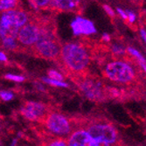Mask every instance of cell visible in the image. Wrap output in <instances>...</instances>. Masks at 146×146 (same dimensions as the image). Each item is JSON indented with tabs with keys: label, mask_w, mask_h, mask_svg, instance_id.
<instances>
[{
	"label": "cell",
	"mask_w": 146,
	"mask_h": 146,
	"mask_svg": "<svg viewBox=\"0 0 146 146\" xmlns=\"http://www.w3.org/2000/svg\"><path fill=\"white\" fill-rule=\"evenodd\" d=\"M103 74L112 82L129 84L136 80L137 70L130 61L124 59H116L105 65Z\"/></svg>",
	"instance_id": "6da1fadb"
},
{
	"label": "cell",
	"mask_w": 146,
	"mask_h": 146,
	"mask_svg": "<svg viewBox=\"0 0 146 146\" xmlns=\"http://www.w3.org/2000/svg\"><path fill=\"white\" fill-rule=\"evenodd\" d=\"M61 59L67 67L74 72L85 70L90 62V56L86 48L76 43H68L60 49Z\"/></svg>",
	"instance_id": "7a4b0ae2"
},
{
	"label": "cell",
	"mask_w": 146,
	"mask_h": 146,
	"mask_svg": "<svg viewBox=\"0 0 146 146\" xmlns=\"http://www.w3.org/2000/svg\"><path fill=\"white\" fill-rule=\"evenodd\" d=\"M27 22L28 16L23 11L11 9L3 11L0 17V37L2 39H17L19 29Z\"/></svg>",
	"instance_id": "3957f363"
},
{
	"label": "cell",
	"mask_w": 146,
	"mask_h": 146,
	"mask_svg": "<svg viewBox=\"0 0 146 146\" xmlns=\"http://www.w3.org/2000/svg\"><path fill=\"white\" fill-rule=\"evenodd\" d=\"M34 45L37 52L43 58L52 60L57 58L60 54L61 47L56 37L49 30L41 29L40 35Z\"/></svg>",
	"instance_id": "277c9868"
},
{
	"label": "cell",
	"mask_w": 146,
	"mask_h": 146,
	"mask_svg": "<svg viewBox=\"0 0 146 146\" xmlns=\"http://www.w3.org/2000/svg\"><path fill=\"white\" fill-rule=\"evenodd\" d=\"M87 131L100 145L110 146L116 141V130L110 124L94 123L88 128Z\"/></svg>",
	"instance_id": "5b68a950"
},
{
	"label": "cell",
	"mask_w": 146,
	"mask_h": 146,
	"mask_svg": "<svg viewBox=\"0 0 146 146\" xmlns=\"http://www.w3.org/2000/svg\"><path fill=\"white\" fill-rule=\"evenodd\" d=\"M46 128L59 137H65L71 132V125L67 117L59 113H52L47 115L46 119Z\"/></svg>",
	"instance_id": "8992f818"
},
{
	"label": "cell",
	"mask_w": 146,
	"mask_h": 146,
	"mask_svg": "<svg viewBox=\"0 0 146 146\" xmlns=\"http://www.w3.org/2000/svg\"><path fill=\"white\" fill-rule=\"evenodd\" d=\"M41 28L33 22H27L19 29L17 40L24 46H33L40 35Z\"/></svg>",
	"instance_id": "52a82bcc"
},
{
	"label": "cell",
	"mask_w": 146,
	"mask_h": 146,
	"mask_svg": "<svg viewBox=\"0 0 146 146\" xmlns=\"http://www.w3.org/2000/svg\"><path fill=\"white\" fill-rule=\"evenodd\" d=\"M68 146H100L87 130L77 129L69 135L68 138Z\"/></svg>",
	"instance_id": "ba28073f"
},
{
	"label": "cell",
	"mask_w": 146,
	"mask_h": 146,
	"mask_svg": "<svg viewBox=\"0 0 146 146\" xmlns=\"http://www.w3.org/2000/svg\"><path fill=\"white\" fill-rule=\"evenodd\" d=\"M71 28L75 35H92L97 32L95 24L91 20L80 16L72 21Z\"/></svg>",
	"instance_id": "9c48e42d"
},
{
	"label": "cell",
	"mask_w": 146,
	"mask_h": 146,
	"mask_svg": "<svg viewBox=\"0 0 146 146\" xmlns=\"http://www.w3.org/2000/svg\"><path fill=\"white\" fill-rule=\"evenodd\" d=\"M22 115L29 120H37L46 114L45 105L36 102H27L21 110Z\"/></svg>",
	"instance_id": "30bf717a"
},
{
	"label": "cell",
	"mask_w": 146,
	"mask_h": 146,
	"mask_svg": "<svg viewBox=\"0 0 146 146\" xmlns=\"http://www.w3.org/2000/svg\"><path fill=\"white\" fill-rule=\"evenodd\" d=\"M83 93L90 99H99L102 96V86L95 80H86L81 84Z\"/></svg>",
	"instance_id": "8fae6325"
},
{
	"label": "cell",
	"mask_w": 146,
	"mask_h": 146,
	"mask_svg": "<svg viewBox=\"0 0 146 146\" xmlns=\"http://www.w3.org/2000/svg\"><path fill=\"white\" fill-rule=\"evenodd\" d=\"M82 0H52L51 7L60 11H74L78 9Z\"/></svg>",
	"instance_id": "7c38bea8"
},
{
	"label": "cell",
	"mask_w": 146,
	"mask_h": 146,
	"mask_svg": "<svg viewBox=\"0 0 146 146\" xmlns=\"http://www.w3.org/2000/svg\"><path fill=\"white\" fill-rule=\"evenodd\" d=\"M126 49H127V54L136 60L137 66L140 68L142 72L146 75V57L143 54V52L140 50H138L137 47L132 46H127Z\"/></svg>",
	"instance_id": "4fadbf2b"
},
{
	"label": "cell",
	"mask_w": 146,
	"mask_h": 146,
	"mask_svg": "<svg viewBox=\"0 0 146 146\" xmlns=\"http://www.w3.org/2000/svg\"><path fill=\"white\" fill-rule=\"evenodd\" d=\"M127 46H125L123 44L115 42L113 43L110 46V51L112 54L116 58H123L127 54Z\"/></svg>",
	"instance_id": "5bb4252c"
},
{
	"label": "cell",
	"mask_w": 146,
	"mask_h": 146,
	"mask_svg": "<svg viewBox=\"0 0 146 146\" xmlns=\"http://www.w3.org/2000/svg\"><path fill=\"white\" fill-rule=\"evenodd\" d=\"M19 3V0H0V11H5L14 9Z\"/></svg>",
	"instance_id": "9a60e30c"
},
{
	"label": "cell",
	"mask_w": 146,
	"mask_h": 146,
	"mask_svg": "<svg viewBox=\"0 0 146 146\" xmlns=\"http://www.w3.org/2000/svg\"><path fill=\"white\" fill-rule=\"evenodd\" d=\"M125 11H126V14H127V20L126 21L129 25H135L137 21V19H138L137 11L133 9H129V8L125 9Z\"/></svg>",
	"instance_id": "2e32d148"
},
{
	"label": "cell",
	"mask_w": 146,
	"mask_h": 146,
	"mask_svg": "<svg viewBox=\"0 0 146 146\" xmlns=\"http://www.w3.org/2000/svg\"><path fill=\"white\" fill-rule=\"evenodd\" d=\"M44 82H46L47 84H50L51 86H54V87H61V88H66L68 87V84L62 82V81H59V80H55V79H52L49 77L44 78Z\"/></svg>",
	"instance_id": "e0dca14e"
},
{
	"label": "cell",
	"mask_w": 146,
	"mask_h": 146,
	"mask_svg": "<svg viewBox=\"0 0 146 146\" xmlns=\"http://www.w3.org/2000/svg\"><path fill=\"white\" fill-rule=\"evenodd\" d=\"M31 2L38 8H46L51 6L52 0H31Z\"/></svg>",
	"instance_id": "ac0fdd59"
},
{
	"label": "cell",
	"mask_w": 146,
	"mask_h": 146,
	"mask_svg": "<svg viewBox=\"0 0 146 146\" xmlns=\"http://www.w3.org/2000/svg\"><path fill=\"white\" fill-rule=\"evenodd\" d=\"M102 8L104 10V11L106 12V14H107L109 17H110L111 19H114L116 16L115 10H114L110 5H103Z\"/></svg>",
	"instance_id": "d6986e66"
},
{
	"label": "cell",
	"mask_w": 146,
	"mask_h": 146,
	"mask_svg": "<svg viewBox=\"0 0 146 146\" xmlns=\"http://www.w3.org/2000/svg\"><path fill=\"white\" fill-rule=\"evenodd\" d=\"M47 75H48L49 78L59 80V81H62V80H63V75L60 73H59L58 71H56V70H52V69L48 70Z\"/></svg>",
	"instance_id": "ffe728a7"
},
{
	"label": "cell",
	"mask_w": 146,
	"mask_h": 146,
	"mask_svg": "<svg viewBox=\"0 0 146 146\" xmlns=\"http://www.w3.org/2000/svg\"><path fill=\"white\" fill-rule=\"evenodd\" d=\"M5 78L10 80V81H13L16 82H21L25 81V77L21 76V75H17V74H8L5 75Z\"/></svg>",
	"instance_id": "44dd1931"
},
{
	"label": "cell",
	"mask_w": 146,
	"mask_h": 146,
	"mask_svg": "<svg viewBox=\"0 0 146 146\" xmlns=\"http://www.w3.org/2000/svg\"><path fill=\"white\" fill-rule=\"evenodd\" d=\"M0 97L2 98V100L4 101H11L12 100V98L14 97L13 94L10 91H0Z\"/></svg>",
	"instance_id": "7402d4cb"
},
{
	"label": "cell",
	"mask_w": 146,
	"mask_h": 146,
	"mask_svg": "<svg viewBox=\"0 0 146 146\" xmlns=\"http://www.w3.org/2000/svg\"><path fill=\"white\" fill-rule=\"evenodd\" d=\"M115 13H116V15H118L123 20H124V21L127 20V14H126L125 9H123L122 7H116L115 8Z\"/></svg>",
	"instance_id": "603a6c76"
},
{
	"label": "cell",
	"mask_w": 146,
	"mask_h": 146,
	"mask_svg": "<svg viewBox=\"0 0 146 146\" xmlns=\"http://www.w3.org/2000/svg\"><path fill=\"white\" fill-rule=\"evenodd\" d=\"M47 146H68V143L66 141H63L62 139H56L50 142Z\"/></svg>",
	"instance_id": "cb8c5ba5"
},
{
	"label": "cell",
	"mask_w": 146,
	"mask_h": 146,
	"mask_svg": "<svg viewBox=\"0 0 146 146\" xmlns=\"http://www.w3.org/2000/svg\"><path fill=\"white\" fill-rule=\"evenodd\" d=\"M138 33H139V37L141 38V40L146 46V28L143 27V26H141V27L139 28Z\"/></svg>",
	"instance_id": "d4e9b609"
},
{
	"label": "cell",
	"mask_w": 146,
	"mask_h": 146,
	"mask_svg": "<svg viewBox=\"0 0 146 146\" xmlns=\"http://www.w3.org/2000/svg\"><path fill=\"white\" fill-rule=\"evenodd\" d=\"M102 40H103L104 42L109 43V42H110V40H111V36H110L109 33H104L102 34Z\"/></svg>",
	"instance_id": "484cf974"
},
{
	"label": "cell",
	"mask_w": 146,
	"mask_h": 146,
	"mask_svg": "<svg viewBox=\"0 0 146 146\" xmlns=\"http://www.w3.org/2000/svg\"><path fill=\"white\" fill-rule=\"evenodd\" d=\"M6 60H7V57L5 54L3 52H0V61H6Z\"/></svg>",
	"instance_id": "4316f807"
},
{
	"label": "cell",
	"mask_w": 146,
	"mask_h": 146,
	"mask_svg": "<svg viewBox=\"0 0 146 146\" xmlns=\"http://www.w3.org/2000/svg\"><path fill=\"white\" fill-rule=\"evenodd\" d=\"M138 1H143V0H138Z\"/></svg>",
	"instance_id": "83f0119b"
}]
</instances>
